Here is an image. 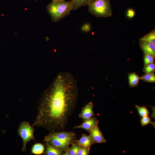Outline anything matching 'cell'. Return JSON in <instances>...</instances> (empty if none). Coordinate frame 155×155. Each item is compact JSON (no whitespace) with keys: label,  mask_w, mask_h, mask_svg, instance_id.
Segmentation results:
<instances>
[{"label":"cell","mask_w":155,"mask_h":155,"mask_svg":"<svg viewBox=\"0 0 155 155\" xmlns=\"http://www.w3.org/2000/svg\"><path fill=\"white\" fill-rule=\"evenodd\" d=\"M78 95L77 81L73 74L59 73L44 94L32 126L50 132L63 130L75 107Z\"/></svg>","instance_id":"1"},{"label":"cell","mask_w":155,"mask_h":155,"mask_svg":"<svg viewBox=\"0 0 155 155\" xmlns=\"http://www.w3.org/2000/svg\"><path fill=\"white\" fill-rule=\"evenodd\" d=\"M75 133L73 131H59L50 132L44 136L43 142L65 152L73 142Z\"/></svg>","instance_id":"2"},{"label":"cell","mask_w":155,"mask_h":155,"mask_svg":"<svg viewBox=\"0 0 155 155\" xmlns=\"http://www.w3.org/2000/svg\"><path fill=\"white\" fill-rule=\"evenodd\" d=\"M72 6L71 0L52 1L47 5L46 9L51 20L56 22L70 15Z\"/></svg>","instance_id":"3"},{"label":"cell","mask_w":155,"mask_h":155,"mask_svg":"<svg viewBox=\"0 0 155 155\" xmlns=\"http://www.w3.org/2000/svg\"><path fill=\"white\" fill-rule=\"evenodd\" d=\"M88 10L97 18H108L112 15L110 0H92L88 5Z\"/></svg>","instance_id":"4"},{"label":"cell","mask_w":155,"mask_h":155,"mask_svg":"<svg viewBox=\"0 0 155 155\" xmlns=\"http://www.w3.org/2000/svg\"><path fill=\"white\" fill-rule=\"evenodd\" d=\"M34 129L28 122H22L19 126L18 132L22 140L23 146L22 150L25 152L27 144L32 140H34Z\"/></svg>","instance_id":"5"},{"label":"cell","mask_w":155,"mask_h":155,"mask_svg":"<svg viewBox=\"0 0 155 155\" xmlns=\"http://www.w3.org/2000/svg\"><path fill=\"white\" fill-rule=\"evenodd\" d=\"M89 133L94 144L102 143L106 142V140L99 127L98 124L92 128Z\"/></svg>","instance_id":"6"},{"label":"cell","mask_w":155,"mask_h":155,"mask_svg":"<svg viewBox=\"0 0 155 155\" xmlns=\"http://www.w3.org/2000/svg\"><path fill=\"white\" fill-rule=\"evenodd\" d=\"M93 104L92 101L87 103L82 108L79 115V117L84 121L94 117L95 115L93 111Z\"/></svg>","instance_id":"7"},{"label":"cell","mask_w":155,"mask_h":155,"mask_svg":"<svg viewBox=\"0 0 155 155\" xmlns=\"http://www.w3.org/2000/svg\"><path fill=\"white\" fill-rule=\"evenodd\" d=\"M99 121L94 117L83 121L80 125L75 126L74 129H82L89 132L90 130L94 126L98 124Z\"/></svg>","instance_id":"8"},{"label":"cell","mask_w":155,"mask_h":155,"mask_svg":"<svg viewBox=\"0 0 155 155\" xmlns=\"http://www.w3.org/2000/svg\"><path fill=\"white\" fill-rule=\"evenodd\" d=\"M74 142L80 146L85 147L89 150L92 146L94 144L90 135L84 133L82 134L79 140H75Z\"/></svg>","instance_id":"9"},{"label":"cell","mask_w":155,"mask_h":155,"mask_svg":"<svg viewBox=\"0 0 155 155\" xmlns=\"http://www.w3.org/2000/svg\"><path fill=\"white\" fill-rule=\"evenodd\" d=\"M139 45L144 54H148L155 57V45L147 42L140 41Z\"/></svg>","instance_id":"10"},{"label":"cell","mask_w":155,"mask_h":155,"mask_svg":"<svg viewBox=\"0 0 155 155\" xmlns=\"http://www.w3.org/2000/svg\"><path fill=\"white\" fill-rule=\"evenodd\" d=\"M45 150L43 153L46 155H63L64 152L61 150L52 146L47 142H45Z\"/></svg>","instance_id":"11"},{"label":"cell","mask_w":155,"mask_h":155,"mask_svg":"<svg viewBox=\"0 0 155 155\" xmlns=\"http://www.w3.org/2000/svg\"><path fill=\"white\" fill-rule=\"evenodd\" d=\"M128 83L130 87H134L137 86L140 77L135 72L129 73L128 75Z\"/></svg>","instance_id":"12"},{"label":"cell","mask_w":155,"mask_h":155,"mask_svg":"<svg viewBox=\"0 0 155 155\" xmlns=\"http://www.w3.org/2000/svg\"><path fill=\"white\" fill-rule=\"evenodd\" d=\"M43 144L41 143H36L33 145L31 148V153L36 155L43 154L45 150Z\"/></svg>","instance_id":"13"},{"label":"cell","mask_w":155,"mask_h":155,"mask_svg":"<svg viewBox=\"0 0 155 155\" xmlns=\"http://www.w3.org/2000/svg\"><path fill=\"white\" fill-rule=\"evenodd\" d=\"M140 41L147 42L155 45V29L142 37L140 39Z\"/></svg>","instance_id":"14"},{"label":"cell","mask_w":155,"mask_h":155,"mask_svg":"<svg viewBox=\"0 0 155 155\" xmlns=\"http://www.w3.org/2000/svg\"><path fill=\"white\" fill-rule=\"evenodd\" d=\"M80 146L75 142L70 147L64 152L63 155H77V152Z\"/></svg>","instance_id":"15"},{"label":"cell","mask_w":155,"mask_h":155,"mask_svg":"<svg viewBox=\"0 0 155 155\" xmlns=\"http://www.w3.org/2000/svg\"><path fill=\"white\" fill-rule=\"evenodd\" d=\"M72 10H76L81 7L87 5L92 0H71Z\"/></svg>","instance_id":"16"},{"label":"cell","mask_w":155,"mask_h":155,"mask_svg":"<svg viewBox=\"0 0 155 155\" xmlns=\"http://www.w3.org/2000/svg\"><path fill=\"white\" fill-rule=\"evenodd\" d=\"M140 78L144 82L154 83L155 82V74L154 73H145L140 77Z\"/></svg>","instance_id":"17"},{"label":"cell","mask_w":155,"mask_h":155,"mask_svg":"<svg viewBox=\"0 0 155 155\" xmlns=\"http://www.w3.org/2000/svg\"><path fill=\"white\" fill-rule=\"evenodd\" d=\"M138 114L142 117L148 116L149 111L145 106H140L138 105H135Z\"/></svg>","instance_id":"18"},{"label":"cell","mask_w":155,"mask_h":155,"mask_svg":"<svg viewBox=\"0 0 155 155\" xmlns=\"http://www.w3.org/2000/svg\"><path fill=\"white\" fill-rule=\"evenodd\" d=\"M143 70L145 73H154L155 71V64L153 63L144 65Z\"/></svg>","instance_id":"19"},{"label":"cell","mask_w":155,"mask_h":155,"mask_svg":"<svg viewBox=\"0 0 155 155\" xmlns=\"http://www.w3.org/2000/svg\"><path fill=\"white\" fill-rule=\"evenodd\" d=\"M155 57L150 54H144V65L154 63Z\"/></svg>","instance_id":"20"},{"label":"cell","mask_w":155,"mask_h":155,"mask_svg":"<svg viewBox=\"0 0 155 155\" xmlns=\"http://www.w3.org/2000/svg\"><path fill=\"white\" fill-rule=\"evenodd\" d=\"M151 123V119L148 116L142 117L140 120V123L142 127L145 126Z\"/></svg>","instance_id":"21"},{"label":"cell","mask_w":155,"mask_h":155,"mask_svg":"<svg viewBox=\"0 0 155 155\" xmlns=\"http://www.w3.org/2000/svg\"><path fill=\"white\" fill-rule=\"evenodd\" d=\"M90 150L87 148L81 146L77 152V155H88L89 154Z\"/></svg>","instance_id":"22"},{"label":"cell","mask_w":155,"mask_h":155,"mask_svg":"<svg viewBox=\"0 0 155 155\" xmlns=\"http://www.w3.org/2000/svg\"><path fill=\"white\" fill-rule=\"evenodd\" d=\"M135 14V10L132 8L128 9L126 11V16L129 19H131L134 18Z\"/></svg>","instance_id":"23"},{"label":"cell","mask_w":155,"mask_h":155,"mask_svg":"<svg viewBox=\"0 0 155 155\" xmlns=\"http://www.w3.org/2000/svg\"><path fill=\"white\" fill-rule=\"evenodd\" d=\"M82 29L83 30L85 31H89L90 29V25L88 24H86L83 26Z\"/></svg>","instance_id":"24"},{"label":"cell","mask_w":155,"mask_h":155,"mask_svg":"<svg viewBox=\"0 0 155 155\" xmlns=\"http://www.w3.org/2000/svg\"><path fill=\"white\" fill-rule=\"evenodd\" d=\"M52 1H65V0H52Z\"/></svg>","instance_id":"25"}]
</instances>
